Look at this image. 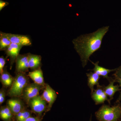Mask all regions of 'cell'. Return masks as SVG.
<instances>
[{
    "label": "cell",
    "instance_id": "4",
    "mask_svg": "<svg viewBox=\"0 0 121 121\" xmlns=\"http://www.w3.org/2000/svg\"><path fill=\"white\" fill-rule=\"evenodd\" d=\"M27 104L31 111L39 116L41 115L47 108V102L39 95L30 99Z\"/></svg>",
    "mask_w": 121,
    "mask_h": 121
},
{
    "label": "cell",
    "instance_id": "3",
    "mask_svg": "<svg viewBox=\"0 0 121 121\" xmlns=\"http://www.w3.org/2000/svg\"><path fill=\"white\" fill-rule=\"evenodd\" d=\"M29 83V77L26 73H16L14 81L8 91V95L12 97H21L25 88Z\"/></svg>",
    "mask_w": 121,
    "mask_h": 121
},
{
    "label": "cell",
    "instance_id": "14",
    "mask_svg": "<svg viewBox=\"0 0 121 121\" xmlns=\"http://www.w3.org/2000/svg\"><path fill=\"white\" fill-rule=\"evenodd\" d=\"M29 68L33 70L41 68V57L39 55L28 53Z\"/></svg>",
    "mask_w": 121,
    "mask_h": 121
},
{
    "label": "cell",
    "instance_id": "26",
    "mask_svg": "<svg viewBox=\"0 0 121 121\" xmlns=\"http://www.w3.org/2000/svg\"><path fill=\"white\" fill-rule=\"evenodd\" d=\"M115 71V73L114 74V75H121V66L119 68H117V70Z\"/></svg>",
    "mask_w": 121,
    "mask_h": 121
},
{
    "label": "cell",
    "instance_id": "18",
    "mask_svg": "<svg viewBox=\"0 0 121 121\" xmlns=\"http://www.w3.org/2000/svg\"><path fill=\"white\" fill-rule=\"evenodd\" d=\"M14 116L7 105L1 107L0 109V118L4 121H11Z\"/></svg>",
    "mask_w": 121,
    "mask_h": 121
},
{
    "label": "cell",
    "instance_id": "15",
    "mask_svg": "<svg viewBox=\"0 0 121 121\" xmlns=\"http://www.w3.org/2000/svg\"><path fill=\"white\" fill-rule=\"evenodd\" d=\"M86 75L88 78L87 85L91 91V93H92L94 90V87L95 86H97V87L100 86L99 82L100 76L94 72H91L86 73Z\"/></svg>",
    "mask_w": 121,
    "mask_h": 121
},
{
    "label": "cell",
    "instance_id": "5",
    "mask_svg": "<svg viewBox=\"0 0 121 121\" xmlns=\"http://www.w3.org/2000/svg\"><path fill=\"white\" fill-rule=\"evenodd\" d=\"M43 88L44 87L35 82L29 83L25 88L21 97L27 104L30 99L39 95Z\"/></svg>",
    "mask_w": 121,
    "mask_h": 121
},
{
    "label": "cell",
    "instance_id": "20",
    "mask_svg": "<svg viewBox=\"0 0 121 121\" xmlns=\"http://www.w3.org/2000/svg\"><path fill=\"white\" fill-rule=\"evenodd\" d=\"M32 111L25 109L15 115L16 121H25L28 118L31 116Z\"/></svg>",
    "mask_w": 121,
    "mask_h": 121
},
{
    "label": "cell",
    "instance_id": "10",
    "mask_svg": "<svg viewBox=\"0 0 121 121\" xmlns=\"http://www.w3.org/2000/svg\"><path fill=\"white\" fill-rule=\"evenodd\" d=\"M12 43L16 44L22 47L32 45L31 40L28 36L6 33Z\"/></svg>",
    "mask_w": 121,
    "mask_h": 121
},
{
    "label": "cell",
    "instance_id": "11",
    "mask_svg": "<svg viewBox=\"0 0 121 121\" xmlns=\"http://www.w3.org/2000/svg\"><path fill=\"white\" fill-rule=\"evenodd\" d=\"M22 47L16 44L11 43L5 51L7 57L9 58L11 68L16 62L17 58L19 55L20 51Z\"/></svg>",
    "mask_w": 121,
    "mask_h": 121
},
{
    "label": "cell",
    "instance_id": "6",
    "mask_svg": "<svg viewBox=\"0 0 121 121\" xmlns=\"http://www.w3.org/2000/svg\"><path fill=\"white\" fill-rule=\"evenodd\" d=\"M44 88L41 97L48 104L47 110V111H48L51 110L52 105L56 100L57 95L55 91L47 83H45Z\"/></svg>",
    "mask_w": 121,
    "mask_h": 121
},
{
    "label": "cell",
    "instance_id": "23",
    "mask_svg": "<svg viewBox=\"0 0 121 121\" xmlns=\"http://www.w3.org/2000/svg\"><path fill=\"white\" fill-rule=\"evenodd\" d=\"M115 82H117L119 83V86L121 87V92L120 93V95H119V98L117 99V102H118L121 100V75H115Z\"/></svg>",
    "mask_w": 121,
    "mask_h": 121
},
{
    "label": "cell",
    "instance_id": "17",
    "mask_svg": "<svg viewBox=\"0 0 121 121\" xmlns=\"http://www.w3.org/2000/svg\"><path fill=\"white\" fill-rule=\"evenodd\" d=\"M115 80H113L110 82L109 84L106 86H104V90L106 94L109 97L110 101L113 99L116 92L121 90L118 85H114Z\"/></svg>",
    "mask_w": 121,
    "mask_h": 121
},
{
    "label": "cell",
    "instance_id": "8",
    "mask_svg": "<svg viewBox=\"0 0 121 121\" xmlns=\"http://www.w3.org/2000/svg\"><path fill=\"white\" fill-rule=\"evenodd\" d=\"M91 94V98L96 105L103 104L106 101L110 104V101L108 99V96L104 91V86H97V89L94 90Z\"/></svg>",
    "mask_w": 121,
    "mask_h": 121
},
{
    "label": "cell",
    "instance_id": "12",
    "mask_svg": "<svg viewBox=\"0 0 121 121\" xmlns=\"http://www.w3.org/2000/svg\"><path fill=\"white\" fill-rule=\"evenodd\" d=\"M28 76L35 83L44 87L45 83L44 79L43 73L41 68L29 72Z\"/></svg>",
    "mask_w": 121,
    "mask_h": 121
},
{
    "label": "cell",
    "instance_id": "1",
    "mask_svg": "<svg viewBox=\"0 0 121 121\" xmlns=\"http://www.w3.org/2000/svg\"><path fill=\"white\" fill-rule=\"evenodd\" d=\"M109 26L103 27L89 34L82 35L72 40L74 48L80 56L83 67L86 66L90 56L101 47L103 39Z\"/></svg>",
    "mask_w": 121,
    "mask_h": 121
},
{
    "label": "cell",
    "instance_id": "2",
    "mask_svg": "<svg viewBox=\"0 0 121 121\" xmlns=\"http://www.w3.org/2000/svg\"><path fill=\"white\" fill-rule=\"evenodd\" d=\"M95 116L99 121H118L121 117V105H103L95 112Z\"/></svg>",
    "mask_w": 121,
    "mask_h": 121
},
{
    "label": "cell",
    "instance_id": "19",
    "mask_svg": "<svg viewBox=\"0 0 121 121\" xmlns=\"http://www.w3.org/2000/svg\"><path fill=\"white\" fill-rule=\"evenodd\" d=\"M11 40L8 37L6 33L0 32V51H5L11 44Z\"/></svg>",
    "mask_w": 121,
    "mask_h": 121
},
{
    "label": "cell",
    "instance_id": "25",
    "mask_svg": "<svg viewBox=\"0 0 121 121\" xmlns=\"http://www.w3.org/2000/svg\"><path fill=\"white\" fill-rule=\"evenodd\" d=\"M9 4V2L0 0V11H1L4 7Z\"/></svg>",
    "mask_w": 121,
    "mask_h": 121
},
{
    "label": "cell",
    "instance_id": "21",
    "mask_svg": "<svg viewBox=\"0 0 121 121\" xmlns=\"http://www.w3.org/2000/svg\"><path fill=\"white\" fill-rule=\"evenodd\" d=\"M5 95L6 93L4 87H2L0 90V104L1 105L4 103L5 100Z\"/></svg>",
    "mask_w": 121,
    "mask_h": 121
},
{
    "label": "cell",
    "instance_id": "24",
    "mask_svg": "<svg viewBox=\"0 0 121 121\" xmlns=\"http://www.w3.org/2000/svg\"><path fill=\"white\" fill-rule=\"evenodd\" d=\"M41 118L39 117H32L28 118L25 121H41Z\"/></svg>",
    "mask_w": 121,
    "mask_h": 121
},
{
    "label": "cell",
    "instance_id": "16",
    "mask_svg": "<svg viewBox=\"0 0 121 121\" xmlns=\"http://www.w3.org/2000/svg\"><path fill=\"white\" fill-rule=\"evenodd\" d=\"M15 78H13L7 71L6 69H4V71L1 74L0 80L4 87H10L12 86Z\"/></svg>",
    "mask_w": 121,
    "mask_h": 121
},
{
    "label": "cell",
    "instance_id": "9",
    "mask_svg": "<svg viewBox=\"0 0 121 121\" xmlns=\"http://www.w3.org/2000/svg\"><path fill=\"white\" fill-rule=\"evenodd\" d=\"M16 73H26L29 68L28 54H19L16 60Z\"/></svg>",
    "mask_w": 121,
    "mask_h": 121
},
{
    "label": "cell",
    "instance_id": "27",
    "mask_svg": "<svg viewBox=\"0 0 121 121\" xmlns=\"http://www.w3.org/2000/svg\"><path fill=\"white\" fill-rule=\"evenodd\" d=\"M89 121H92V116H91L90 118V120Z\"/></svg>",
    "mask_w": 121,
    "mask_h": 121
},
{
    "label": "cell",
    "instance_id": "13",
    "mask_svg": "<svg viewBox=\"0 0 121 121\" xmlns=\"http://www.w3.org/2000/svg\"><path fill=\"white\" fill-rule=\"evenodd\" d=\"M91 62L95 66L94 69L91 70L93 71L94 72L98 74L99 76H103L104 78L107 79L109 82L113 80L112 79L108 76V74L111 72L116 71L117 68L113 69H106L105 68L99 66V61L95 63H93L91 61Z\"/></svg>",
    "mask_w": 121,
    "mask_h": 121
},
{
    "label": "cell",
    "instance_id": "7",
    "mask_svg": "<svg viewBox=\"0 0 121 121\" xmlns=\"http://www.w3.org/2000/svg\"><path fill=\"white\" fill-rule=\"evenodd\" d=\"M7 105L14 116L25 108L23 102L19 97H13L9 99L7 102Z\"/></svg>",
    "mask_w": 121,
    "mask_h": 121
},
{
    "label": "cell",
    "instance_id": "22",
    "mask_svg": "<svg viewBox=\"0 0 121 121\" xmlns=\"http://www.w3.org/2000/svg\"><path fill=\"white\" fill-rule=\"evenodd\" d=\"M6 63V59L3 56L0 57V74H2L4 71L5 65Z\"/></svg>",
    "mask_w": 121,
    "mask_h": 121
}]
</instances>
